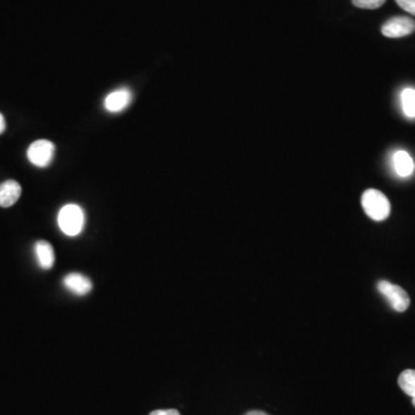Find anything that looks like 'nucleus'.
Instances as JSON below:
<instances>
[{
    "instance_id": "16",
    "label": "nucleus",
    "mask_w": 415,
    "mask_h": 415,
    "mask_svg": "<svg viewBox=\"0 0 415 415\" xmlns=\"http://www.w3.org/2000/svg\"><path fill=\"white\" fill-rule=\"evenodd\" d=\"M5 128H6V121H5L3 114H0V134L5 132Z\"/></svg>"
},
{
    "instance_id": "6",
    "label": "nucleus",
    "mask_w": 415,
    "mask_h": 415,
    "mask_svg": "<svg viewBox=\"0 0 415 415\" xmlns=\"http://www.w3.org/2000/svg\"><path fill=\"white\" fill-rule=\"evenodd\" d=\"M132 92L129 89H118L107 95L104 100V107L111 114H118L128 107L132 102Z\"/></svg>"
},
{
    "instance_id": "9",
    "label": "nucleus",
    "mask_w": 415,
    "mask_h": 415,
    "mask_svg": "<svg viewBox=\"0 0 415 415\" xmlns=\"http://www.w3.org/2000/svg\"><path fill=\"white\" fill-rule=\"evenodd\" d=\"M35 254H36L40 267L43 269H51L54 267L56 255H54V247L51 246L50 242L45 241V240H40L36 242Z\"/></svg>"
},
{
    "instance_id": "3",
    "label": "nucleus",
    "mask_w": 415,
    "mask_h": 415,
    "mask_svg": "<svg viewBox=\"0 0 415 415\" xmlns=\"http://www.w3.org/2000/svg\"><path fill=\"white\" fill-rule=\"evenodd\" d=\"M378 289L380 294L387 298V301L395 311L403 313L409 308L411 300H409V294L406 293L405 289L398 285L391 284L387 280H380L378 284Z\"/></svg>"
},
{
    "instance_id": "12",
    "label": "nucleus",
    "mask_w": 415,
    "mask_h": 415,
    "mask_svg": "<svg viewBox=\"0 0 415 415\" xmlns=\"http://www.w3.org/2000/svg\"><path fill=\"white\" fill-rule=\"evenodd\" d=\"M404 114L409 118H415V90L407 88L402 94Z\"/></svg>"
},
{
    "instance_id": "15",
    "label": "nucleus",
    "mask_w": 415,
    "mask_h": 415,
    "mask_svg": "<svg viewBox=\"0 0 415 415\" xmlns=\"http://www.w3.org/2000/svg\"><path fill=\"white\" fill-rule=\"evenodd\" d=\"M149 415H180L176 409H157Z\"/></svg>"
},
{
    "instance_id": "2",
    "label": "nucleus",
    "mask_w": 415,
    "mask_h": 415,
    "mask_svg": "<svg viewBox=\"0 0 415 415\" xmlns=\"http://www.w3.org/2000/svg\"><path fill=\"white\" fill-rule=\"evenodd\" d=\"M85 212L78 205H66L58 215V225L66 236H76L85 227Z\"/></svg>"
},
{
    "instance_id": "8",
    "label": "nucleus",
    "mask_w": 415,
    "mask_h": 415,
    "mask_svg": "<svg viewBox=\"0 0 415 415\" xmlns=\"http://www.w3.org/2000/svg\"><path fill=\"white\" fill-rule=\"evenodd\" d=\"M23 188L14 180H7L0 185V207H12L21 196Z\"/></svg>"
},
{
    "instance_id": "13",
    "label": "nucleus",
    "mask_w": 415,
    "mask_h": 415,
    "mask_svg": "<svg viewBox=\"0 0 415 415\" xmlns=\"http://www.w3.org/2000/svg\"><path fill=\"white\" fill-rule=\"evenodd\" d=\"M354 6L365 10H376L382 6L387 0H352Z\"/></svg>"
},
{
    "instance_id": "10",
    "label": "nucleus",
    "mask_w": 415,
    "mask_h": 415,
    "mask_svg": "<svg viewBox=\"0 0 415 415\" xmlns=\"http://www.w3.org/2000/svg\"><path fill=\"white\" fill-rule=\"evenodd\" d=\"M393 165L395 170L400 176H409L414 171V162L406 151H397L393 156Z\"/></svg>"
},
{
    "instance_id": "1",
    "label": "nucleus",
    "mask_w": 415,
    "mask_h": 415,
    "mask_svg": "<svg viewBox=\"0 0 415 415\" xmlns=\"http://www.w3.org/2000/svg\"><path fill=\"white\" fill-rule=\"evenodd\" d=\"M361 205L366 215L376 222H382L390 216V201L378 189H367L362 196Z\"/></svg>"
},
{
    "instance_id": "18",
    "label": "nucleus",
    "mask_w": 415,
    "mask_h": 415,
    "mask_svg": "<svg viewBox=\"0 0 415 415\" xmlns=\"http://www.w3.org/2000/svg\"><path fill=\"white\" fill-rule=\"evenodd\" d=\"M412 403H413V405H414V407H415V397H413Z\"/></svg>"
},
{
    "instance_id": "14",
    "label": "nucleus",
    "mask_w": 415,
    "mask_h": 415,
    "mask_svg": "<svg viewBox=\"0 0 415 415\" xmlns=\"http://www.w3.org/2000/svg\"><path fill=\"white\" fill-rule=\"evenodd\" d=\"M404 11L415 16V0H396Z\"/></svg>"
},
{
    "instance_id": "11",
    "label": "nucleus",
    "mask_w": 415,
    "mask_h": 415,
    "mask_svg": "<svg viewBox=\"0 0 415 415\" xmlns=\"http://www.w3.org/2000/svg\"><path fill=\"white\" fill-rule=\"evenodd\" d=\"M398 384L400 389L409 395V397H415V371L406 369L398 378Z\"/></svg>"
},
{
    "instance_id": "5",
    "label": "nucleus",
    "mask_w": 415,
    "mask_h": 415,
    "mask_svg": "<svg viewBox=\"0 0 415 415\" xmlns=\"http://www.w3.org/2000/svg\"><path fill=\"white\" fill-rule=\"evenodd\" d=\"M415 32V21L409 16H395L382 25V34L387 38H400Z\"/></svg>"
},
{
    "instance_id": "4",
    "label": "nucleus",
    "mask_w": 415,
    "mask_h": 415,
    "mask_svg": "<svg viewBox=\"0 0 415 415\" xmlns=\"http://www.w3.org/2000/svg\"><path fill=\"white\" fill-rule=\"evenodd\" d=\"M56 145L49 140H37L30 145L27 156L35 167H45L54 161Z\"/></svg>"
},
{
    "instance_id": "7",
    "label": "nucleus",
    "mask_w": 415,
    "mask_h": 415,
    "mask_svg": "<svg viewBox=\"0 0 415 415\" xmlns=\"http://www.w3.org/2000/svg\"><path fill=\"white\" fill-rule=\"evenodd\" d=\"M64 287L76 296H85L92 289V280L85 275L72 272L66 275L63 279Z\"/></svg>"
},
{
    "instance_id": "17",
    "label": "nucleus",
    "mask_w": 415,
    "mask_h": 415,
    "mask_svg": "<svg viewBox=\"0 0 415 415\" xmlns=\"http://www.w3.org/2000/svg\"><path fill=\"white\" fill-rule=\"evenodd\" d=\"M245 415H267V413L261 412V411H251Z\"/></svg>"
}]
</instances>
